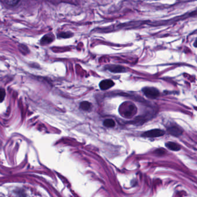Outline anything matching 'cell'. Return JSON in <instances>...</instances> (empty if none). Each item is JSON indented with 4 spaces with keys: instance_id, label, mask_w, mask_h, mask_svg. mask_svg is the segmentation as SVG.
<instances>
[{
    "instance_id": "obj_1",
    "label": "cell",
    "mask_w": 197,
    "mask_h": 197,
    "mask_svg": "<svg viewBox=\"0 0 197 197\" xmlns=\"http://www.w3.org/2000/svg\"><path fill=\"white\" fill-rule=\"evenodd\" d=\"M142 91L146 97L152 99L157 98L160 95L159 91L156 88L152 87L144 88Z\"/></svg>"
},
{
    "instance_id": "obj_2",
    "label": "cell",
    "mask_w": 197,
    "mask_h": 197,
    "mask_svg": "<svg viewBox=\"0 0 197 197\" xmlns=\"http://www.w3.org/2000/svg\"><path fill=\"white\" fill-rule=\"evenodd\" d=\"M165 134V132L160 129H153L151 130L146 131L143 133L142 136L148 138H155L162 136Z\"/></svg>"
},
{
    "instance_id": "obj_3",
    "label": "cell",
    "mask_w": 197,
    "mask_h": 197,
    "mask_svg": "<svg viewBox=\"0 0 197 197\" xmlns=\"http://www.w3.org/2000/svg\"><path fill=\"white\" fill-rule=\"evenodd\" d=\"M168 131L171 134L176 137L180 136L183 133V130L179 126L175 125L169 126L168 128Z\"/></svg>"
},
{
    "instance_id": "obj_4",
    "label": "cell",
    "mask_w": 197,
    "mask_h": 197,
    "mask_svg": "<svg viewBox=\"0 0 197 197\" xmlns=\"http://www.w3.org/2000/svg\"><path fill=\"white\" fill-rule=\"evenodd\" d=\"M114 85L115 83L112 80H104L100 83V88L102 90H106L112 87Z\"/></svg>"
},
{
    "instance_id": "obj_5",
    "label": "cell",
    "mask_w": 197,
    "mask_h": 197,
    "mask_svg": "<svg viewBox=\"0 0 197 197\" xmlns=\"http://www.w3.org/2000/svg\"><path fill=\"white\" fill-rule=\"evenodd\" d=\"M109 70L114 73H123L125 72L126 69L124 67L122 66L112 65L109 68Z\"/></svg>"
},
{
    "instance_id": "obj_6",
    "label": "cell",
    "mask_w": 197,
    "mask_h": 197,
    "mask_svg": "<svg viewBox=\"0 0 197 197\" xmlns=\"http://www.w3.org/2000/svg\"><path fill=\"white\" fill-rule=\"evenodd\" d=\"M166 146L170 150L173 151H178L180 150V145L173 142H168L166 143Z\"/></svg>"
},
{
    "instance_id": "obj_7",
    "label": "cell",
    "mask_w": 197,
    "mask_h": 197,
    "mask_svg": "<svg viewBox=\"0 0 197 197\" xmlns=\"http://www.w3.org/2000/svg\"><path fill=\"white\" fill-rule=\"evenodd\" d=\"M104 125L107 128H113L115 126V122L113 119H107L104 121Z\"/></svg>"
},
{
    "instance_id": "obj_8",
    "label": "cell",
    "mask_w": 197,
    "mask_h": 197,
    "mask_svg": "<svg viewBox=\"0 0 197 197\" xmlns=\"http://www.w3.org/2000/svg\"><path fill=\"white\" fill-rule=\"evenodd\" d=\"M80 107L84 111H87L90 108L91 104L87 101H84L81 102L80 104Z\"/></svg>"
},
{
    "instance_id": "obj_9",
    "label": "cell",
    "mask_w": 197,
    "mask_h": 197,
    "mask_svg": "<svg viewBox=\"0 0 197 197\" xmlns=\"http://www.w3.org/2000/svg\"><path fill=\"white\" fill-rule=\"evenodd\" d=\"M4 2L9 6H15L17 5L21 0H3Z\"/></svg>"
},
{
    "instance_id": "obj_10",
    "label": "cell",
    "mask_w": 197,
    "mask_h": 197,
    "mask_svg": "<svg viewBox=\"0 0 197 197\" xmlns=\"http://www.w3.org/2000/svg\"><path fill=\"white\" fill-rule=\"evenodd\" d=\"M53 39L52 38L48 36H45L41 40V43L42 44H49L50 42H52Z\"/></svg>"
},
{
    "instance_id": "obj_11",
    "label": "cell",
    "mask_w": 197,
    "mask_h": 197,
    "mask_svg": "<svg viewBox=\"0 0 197 197\" xmlns=\"http://www.w3.org/2000/svg\"><path fill=\"white\" fill-rule=\"evenodd\" d=\"M0 93H1V96H0V97H1V102H2L3 100V99H4L5 96V91L3 90V89H1Z\"/></svg>"
},
{
    "instance_id": "obj_12",
    "label": "cell",
    "mask_w": 197,
    "mask_h": 197,
    "mask_svg": "<svg viewBox=\"0 0 197 197\" xmlns=\"http://www.w3.org/2000/svg\"><path fill=\"white\" fill-rule=\"evenodd\" d=\"M165 150H164V149H157V150L156 151V153L158 155H159V156H161V155L164 154L165 153Z\"/></svg>"
},
{
    "instance_id": "obj_13",
    "label": "cell",
    "mask_w": 197,
    "mask_h": 197,
    "mask_svg": "<svg viewBox=\"0 0 197 197\" xmlns=\"http://www.w3.org/2000/svg\"><path fill=\"white\" fill-rule=\"evenodd\" d=\"M194 46H195V47H197V39L196 40V42H194Z\"/></svg>"
}]
</instances>
